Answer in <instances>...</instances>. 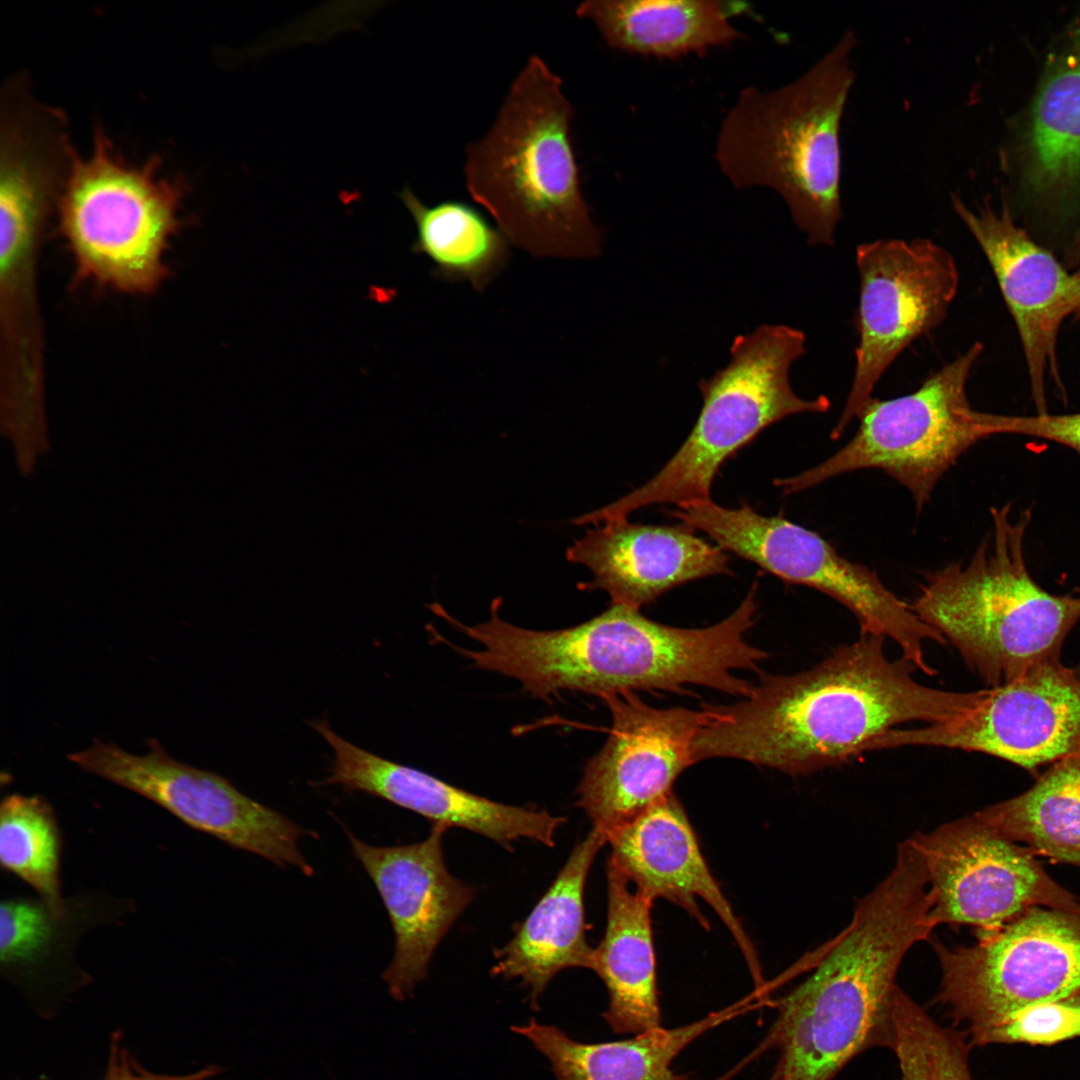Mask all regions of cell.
Returning a JSON list of instances; mask_svg holds the SVG:
<instances>
[{"label": "cell", "mask_w": 1080, "mask_h": 1080, "mask_svg": "<svg viewBox=\"0 0 1080 1080\" xmlns=\"http://www.w3.org/2000/svg\"><path fill=\"white\" fill-rule=\"evenodd\" d=\"M905 746L983 753L1032 773L1080 754V670L1061 660L1037 665L1007 683L977 690L958 715L883 733L866 752Z\"/></svg>", "instance_id": "cell-13"}, {"label": "cell", "mask_w": 1080, "mask_h": 1080, "mask_svg": "<svg viewBox=\"0 0 1080 1080\" xmlns=\"http://www.w3.org/2000/svg\"><path fill=\"white\" fill-rule=\"evenodd\" d=\"M743 3L713 0H587L575 9L606 45L655 58H680L743 37L733 18Z\"/></svg>", "instance_id": "cell-25"}, {"label": "cell", "mask_w": 1080, "mask_h": 1080, "mask_svg": "<svg viewBox=\"0 0 1080 1080\" xmlns=\"http://www.w3.org/2000/svg\"><path fill=\"white\" fill-rule=\"evenodd\" d=\"M1024 180L1057 201L1080 189V21L1049 58L1030 112Z\"/></svg>", "instance_id": "cell-27"}, {"label": "cell", "mask_w": 1080, "mask_h": 1080, "mask_svg": "<svg viewBox=\"0 0 1080 1080\" xmlns=\"http://www.w3.org/2000/svg\"><path fill=\"white\" fill-rule=\"evenodd\" d=\"M399 198L416 226L412 251L432 261L436 277L483 291L504 270L510 242L477 208L460 200L429 206L409 187Z\"/></svg>", "instance_id": "cell-28"}, {"label": "cell", "mask_w": 1080, "mask_h": 1080, "mask_svg": "<svg viewBox=\"0 0 1080 1080\" xmlns=\"http://www.w3.org/2000/svg\"><path fill=\"white\" fill-rule=\"evenodd\" d=\"M1077 668L1080 670V663L1077 665Z\"/></svg>", "instance_id": "cell-37"}, {"label": "cell", "mask_w": 1080, "mask_h": 1080, "mask_svg": "<svg viewBox=\"0 0 1080 1080\" xmlns=\"http://www.w3.org/2000/svg\"><path fill=\"white\" fill-rule=\"evenodd\" d=\"M976 814L1035 855L1080 867V754L1053 763L1025 792Z\"/></svg>", "instance_id": "cell-29"}, {"label": "cell", "mask_w": 1080, "mask_h": 1080, "mask_svg": "<svg viewBox=\"0 0 1080 1080\" xmlns=\"http://www.w3.org/2000/svg\"><path fill=\"white\" fill-rule=\"evenodd\" d=\"M220 1073L208 1065L185 1074L157 1073L143 1066L125 1045L121 1032L111 1034L108 1058L102 1080H211Z\"/></svg>", "instance_id": "cell-35"}, {"label": "cell", "mask_w": 1080, "mask_h": 1080, "mask_svg": "<svg viewBox=\"0 0 1080 1080\" xmlns=\"http://www.w3.org/2000/svg\"><path fill=\"white\" fill-rule=\"evenodd\" d=\"M893 1041L901 1080H973L970 1043L958 1029L938 1024L901 988L891 1004Z\"/></svg>", "instance_id": "cell-31"}, {"label": "cell", "mask_w": 1080, "mask_h": 1080, "mask_svg": "<svg viewBox=\"0 0 1080 1080\" xmlns=\"http://www.w3.org/2000/svg\"><path fill=\"white\" fill-rule=\"evenodd\" d=\"M563 80L538 55L513 79L495 119L465 148L464 180L510 244L534 257L593 258L602 236L584 199Z\"/></svg>", "instance_id": "cell-2"}, {"label": "cell", "mask_w": 1080, "mask_h": 1080, "mask_svg": "<svg viewBox=\"0 0 1080 1080\" xmlns=\"http://www.w3.org/2000/svg\"><path fill=\"white\" fill-rule=\"evenodd\" d=\"M602 699L612 727L584 769L576 806L606 835L672 793L677 777L694 763L693 740L712 711L658 709L633 692Z\"/></svg>", "instance_id": "cell-16"}, {"label": "cell", "mask_w": 1080, "mask_h": 1080, "mask_svg": "<svg viewBox=\"0 0 1080 1080\" xmlns=\"http://www.w3.org/2000/svg\"><path fill=\"white\" fill-rule=\"evenodd\" d=\"M1 162L0 264L5 273L12 270L29 246L47 180L35 161L10 146Z\"/></svg>", "instance_id": "cell-32"}, {"label": "cell", "mask_w": 1080, "mask_h": 1080, "mask_svg": "<svg viewBox=\"0 0 1080 1080\" xmlns=\"http://www.w3.org/2000/svg\"><path fill=\"white\" fill-rule=\"evenodd\" d=\"M999 284L1021 340L1038 414L1047 413L1045 376L1059 381L1057 338L1063 321L1080 317V280L1019 227L1009 207L974 211L952 195Z\"/></svg>", "instance_id": "cell-18"}, {"label": "cell", "mask_w": 1080, "mask_h": 1080, "mask_svg": "<svg viewBox=\"0 0 1080 1080\" xmlns=\"http://www.w3.org/2000/svg\"><path fill=\"white\" fill-rule=\"evenodd\" d=\"M768 1080H771L770 1078Z\"/></svg>", "instance_id": "cell-38"}, {"label": "cell", "mask_w": 1080, "mask_h": 1080, "mask_svg": "<svg viewBox=\"0 0 1080 1080\" xmlns=\"http://www.w3.org/2000/svg\"><path fill=\"white\" fill-rule=\"evenodd\" d=\"M1 972L30 987L79 972L75 952L84 932L124 914L129 903L103 895L66 899L60 908L43 900L13 896L0 903Z\"/></svg>", "instance_id": "cell-26"}, {"label": "cell", "mask_w": 1080, "mask_h": 1080, "mask_svg": "<svg viewBox=\"0 0 1080 1080\" xmlns=\"http://www.w3.org/2000/svg\"><path fill=\"white\" fill-rule=\"evenodd\" d=\"M911 839L926 866L935 927L989 930L1032 907L1080 913L1077 899L1048 876L1031 850L976 813Z\"/></svg>", "instance_id": "cell-15"}, {"label": "cell", "mask_w": 1080, "mask_h": 1080, "mask_svg": "<svg viewBox=\"0 0 1080 1080\" xmlns=\"http://www.w3.org/2000/svg\"><path fill=\"white\" fill-rule=\"evenodd\" d=\"M805 335L783 324H765L737 335L730 361L698 388L702 407L678 451L642 486L615 502L582 514V525L627 518L652 504L677 506L709 500L722 464L768 426L799 413H824L825 395L798 396L791 387V365L805 352Z\"/></svg>", "instance_id": "cell-7"}, {"label": "cell", "mask_w": 1080, "mask_h": 1080, "mask_svg": "<svg viewBox=\"0 0 1080 1080\" xmlns=\"http://www.w3.org/2000/svg\"><path fill=\"white\" fill-rule=\"evenodd\" d=\"M310 725L333 751L330 774L319 785H338L347 792L382 798L432 824L475 832L506 849L523 838L553 847L556 831L566 822L546 809L499 803L382 758L340 737L326 720Z\"/></svg>", "instance_id": "cell-19"}, {"label": "cell", "mask_w": 1080, "mask_h": 1080, "mask_svg": "<svg viewBox=\"0 0 1080 1080\" xmlns=\"http://www.w3.org/2000/svg\"><path fill=\"white\" fill-rule=\"evenodd\" d=\"M1070 250L1074 257L1080 260V230L1075 234L1070 245Z\"/></svg>", "instance_id": "cell-36"}, {"label": "cell", "mask_w": 1080, "mask_h": 1080, "mask_svg": "<svg viewBox=\"0 0 1080 1080\" xmlns=\"http://www.w3.org/2000/svg\"><path fill=\"white\" fill-rule=\"evenodd\" d=\"M607 843L596 827L573 848L554 882L512 939L494 953L492 974L519 979L534 1010L550 981L562 970H592L594 948L586 940L584 894L598 851Z\"/></svg>", "instance_id": "cell-22"}, {"label": "cell", "mask_w": 1080, "mask_h": 1080, "mask_svg": "<svg viewBox=\"0 0 1080 1080\" xmlns=\"http://www.w3.org/2000/svg\"><path fill=\"white\" fill-rule=\"evenodd\" d=\"M179 199L155 160L132 165L97 136L87 157L73 158L61 198V225L80 270L120 290L154 288Z\"/></svg>", "instance_id": "cell-10"}, {"label": "cell", "mask_w": 1080, "mask_h": 1080, "mask_svg": "<svg viewBox=\"0 0 1080 1080\" xmlns=\"http://www.w3.org/2000/svg\"><path fill=\"white\" fill-rule=\"evenodd\" d=\"M756 587L731 615L706 628L664 625L611 604L576 626L539 630L529 645L532 676L550 696L568 690L601 698L633 690L680 692L693 684L746 697L753 685L734 671L755 669L767 657L744 638L754 624Z\"/></svg>", "instance_id": "cell-6"}, {"label": "cell", "mask_w": 1080, "mask_h": 1080, "mask_svg": "<svg viewBox=\"0 0 1080 1080\" xmlns=\"http://www.w3.org/2000/svg\"><path fill=\"white\" fill-rule=\"evenodd\" d=\"M858 345L851 387L831 431L858 419L885 371L914 340L945 319L959 283L953 256L930 239H880L856 248Z\"/></svg>", "instance_id": "cell-12"}, {"label": "cell", "mask_w": 1080, "mask_h": 1080, "mask_svg": "<svg viewBox=\"0 0 1080 1080\" xmlns=\"http://www.w3.org/2000/svg\"><path fill=\"white\" fill-rule=\"evenodd\" d=\"M924 938L918 919L880 896L857 900L849 926L815 971L774 1000L777 1017L753 1057L776 1047L772 1080H833L867 1049H891L892 994L900 964Z\"/></svg>", "instance_id": "cell-4"}, {"label": "cell", "mask_w": 1080, "mask_h": 1080, "mask_svg": "<svg viewBox=\"0 0 1080 1080\" xmlns=\"http://www.w3.org/2000/svg\"><path fill=\"white\" fill-rule=\"evenodd\" d=\"M856 43L848 30L793 81L744 88L716 139L715 160L729 183L777 193L810 245H833L842 216L840 129Z\"/></svg>", "instance_id": "cell-3"}, {"label": "cell", "mask_w": 1080, "mask_h": 1080, "mask_svg": "<svg viewBox=\"0 0 1080 1080\" xmlns=\"http://www.w3.org/2000/svg\"><path fill=\"white\" fill-rule=\"evenodd\" d=\"M993 435L1015 434L1051 441L1080 454V412L1032 416H991Z\"/></svg>", "instance_id": "cell-34"}, {"label": "cell", "mask_w": 1080, "mask_h": 1080, "mask_svg": "<svg viewBox=\"0 0 1080 1080\" xmlns=\"http://www.w3.org/2000/svg\"><path fill=\"white\" fill-rule=\"evenodd\" d=\"M143 755L95 739L68 759L86 772L139 794L184 824L277 866L304 875L314 869L299 849L311 833L285 815L246 796L226 778L172 758L156 739Z\"/></svg>", "instance_id": "cell-14"}, {"label": "cell", "mask_w": 1080, "mask_h": 1080, "mask_svg": "<svg viewBox=\"0 0 1080 1080\" xmlns=\"http://www.w3.org/2000/svg\"><path fill=\"white\" fill-rule=\"evenodd\" d=\"M885 638L861 635L812 668L793 675L761 674L744 699L710 706L692 760L729 757L792 776L840 766L898 725L939 722L966 710L976 691L918 682L904 657L887 656Z\"/></svg>", "instance_id": "cell-1"}, {"label": "cell", "mask_w": 1080, "mask_h": 1080, "mask_svg": "<svg viewBox=\"0 0 1080 1080\" xmlns=\"http://www.w3.org/2000/svg\"><path fill=\"white\" fill-rule=\"evenodd\" d=\"M607 923L594 948L592 970L604 982L609 1004L602 1014L615 1033L639 1034L660 1026L652 901L630 888L628 879L607 865Z\"/></svg>", "instance_id": "cell-24"}, {"label": "cell", "mask_w": 1080, "mask_h": 1080, "mask_svg": "<svg viewBox=\"0 0 1080 1080\" xmlns=\"http://www.w3.org/2000/svg\"><path fill=\"white\" fill-rule=\"evenodd\" d=\"M609 863L652 902L665 899L691 915L704 929L709 923L697 899L722 920L742 952L755 990L766 987L753 943L713 877L686 812L673 793L632 821L606 834Z\"/></svg>", "instance_id": "cell-20"}, {"label": "cell", "mask_w": 1080, "mask_h": 1080, "mask_svg": "<svg viewBox=\"0 0 1080 1080\" xmlns=\"http://www.w3.org/2000/svg\"><path fill=\"white\" fill-rule=\"evenodd\" d=\"M62 840L49 802L40 795L9 794L0 805V863L29 884L40 899L60 908Z\"/></svg>", "instance_id": "cell-30"}, {"label": "cell", "mask_w": 1080, "mask_h": 1080, "mask_svg": "<svg viewBox=\"0 0 1080 1080\" xmlns=\"http://www.w3.org/2000/svg\"><path fill=\"white\" fill-rule=\"evenodd\" d=\"M768 1003L754 993L695 1022L671 1029L661 1026L613 1042L581 1043L555 1026L535 1019L511 1030L550 1062L557 1080H687L671 1068L676 1056L706 1031Z\"/></svg>", "instance_id": "cell-23"}, {"label": "cell", "mask_w": 1080, "mask_h": 1080, "mask_svg": "<svg viewBox=\"0 0 1080 1080\" xmlns=\"http://www.w3.org/2000/svg\"><path fill=\"white\" fill-rule=\"evenodd\" d=\"M983 351L980 342L930 375L912 393L873 398L860 414L852 439L820 464L776 479L783 494H794L852 471L880 469L912 495L917 511L929 501L939 479L958 458L992 436L990 413L973 409L966 385Z\"/></svg>", "instance_id": "cell-8"}, {"label": "cell", "mask_w": 1080, "mask_h": 1080, "mask_svg": "<svg viewBox=\"0 0 1080 1080\" xmlns=\"http://www.w3.org/2000/svg\"><path fill=\"white\" fill-rule=\"evenodd\" d=\"M567 560L587 567L593 579L582 590L607 592L612 604L639 610L684 583L730 574L719 546L685 525L657 526L612 519L588 529L566 551Z\"/></svg>", "instance_id": "cell-21"}, {"label": "cell", "mask_w": 1080, "mask_h": 1080, "mask_svg": "<svg viewBox=\"0 0 1080 1080\" xmlns=\"http://www.w3.org/2000/svg\"><path fill=\"white\" fill-rule=\"evenodd\" d=\"M992 527L968 561L924 576L912 609L958 651L989 687L1060 660L1080 620V596L1043 589L1031 576L1024 541L1031 511L991 509Z\"/></svg>", "instance_id": "cell-5"}, {"label": "cell", "mask_w": 1080, "mask_h": 1080, "mask_svg": "<svg viewBox=\"0 0 1080 1080\" xmlns=\"http://www.w3.org/2000/svg\"><path fill=\"white\" fill-rule=\"evenodd\" d=\"M446 829L433 824L424 840L390 847L367 844L346 831L390 918L395 952L382 978L398 1001L425 979L435 949L475 896V889L446 867Z\"/></svg>", "instance_id": "cell-17"}, {"label": "cell", "mask_w": 1080, "mask_h": 1080, "mask_svg": "<svg viewBox=\"0 0 1080 1080\" xmlns=\"http://www.w3.org/2000/svg\"><path fill=\"white\" fill-rule=\"evenodd\" d=\"M1080 1036V1001L1038 1003L1016 1011L991 1029L981 1046L995 1043L1050 1045Z\"/></svg>", "instance_id": "cell-33"}, {"label": "cell", "mask_w": 1080, "mask_h": 1080, "mask_svg": "<svg viewBox=\"0 0 1080 1080\" xmlns=\"http://www.w3.org/2000/svg\"><path fill=\"white\" fill-rule=\"evenodd\" d=\"M678 519L700 530L725 552L757 564L785 582L816 589L855 616L861 635L894 641L902 657L928 676L926 641L946 644L911 605L898 598L867 566L841 556L819 534L783 517L764 516L743 503L726 508L711 499L683 505Z\"/></svg>", "instance_id": "cell-11"}, {"label": "cell", "mask_w": 1080, "mask_h": 1080, "mask_svg": "<svg viewBox=\"0 0 1080 1080\" xmlns=\"http://www.w3.org/2000/svg\"><path fill=\"white\" fill-rule=\"evenodd\" d=\"M941 969L935 1001L970 1045L1013 1013L1080 993V913L1032 907L978 930L971 946L934 941Z\"/></svg>", "instance_id": "cell-9"}]
</instances>
